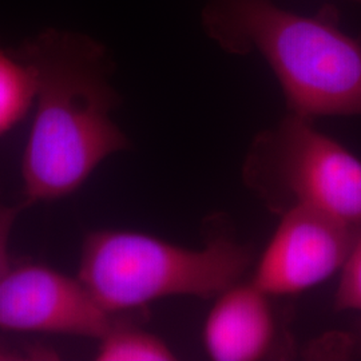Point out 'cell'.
I'll return each mask as SVG.
<instances>
[{"label":"cell","mask_w":361,"mask_h":361,"mask_svg":"<svg viewBox=\"0 0 361 361\" xmlns=\"http://www.w3.org/2000/svg\"><path fill=\"white\" fill-rule=\"evenodd\" d=\"M268 297L253 281L237 283L219 295L204 326L212 360H259L269 353L276 323Z\"/></svg>","instance_id":"obj_7"},{"label":"cell","mask_w":361,"mask_h":361,"mask_svg":"<svg viewBox=\"0 0 361 361\" xmlns=\"http://www.w3.org/2000/svg\"><path fill=\"white\" fill-rule=\"evenodd\" d=\"M205 25L226 50H257L268 61L290 114L361 116V44L331 20L271 0H213Z\"/></svg>","instance_id":"obj_2"},{"label":"cell","mask_w":361,"mask_h":361,"mask_svg":"<svg viewBox=\"0 0 361 361\" xmlns=\"http://www.w3.org/2000/svg\"><path fill=\"white\" fill-rule=\"evenodd\" d=\"M356 344L359 345V350H360L361 353V326H360V331H359V337H357V341H356Z\"/></svg>","instance_id":"obj_12"},{"label":"cell","mask_w":361,"mask_h":361,"mask_svg":"<svg viewBox=\"0 0 361 361\" xmlns=\"http://www.w3.org/2000/svg\"><path fill=\"white\" fill-rule=\"evenodd\" d=\"M16 55L37 79V109L22 162L30 207L77 192L107 157L126 150L129 140L110 116L118 95L99 43L50 28Z\"/></svg>","instance_id":"obj_1"},{"label":"cell","mask_w":361,"mask_h":361,"mask_svg":"<svg viewBox=\"0 0 361 361\" xmlns=\"http://www.w3.org/2000/svg\"><path fill=\"white\" fill-rule=\"evenodd\" d=\"M35 97L37 79L32 68L16 54L0 47V137L27 116Z\"/></svg>","instance_id":"obj_8"},{"label":"cell","mask_w":361,"mask_h":361,"mask_svg":"<svg viewBox=\"0 0 361 361\" xmlns=\"http://www.w3.org/2000/svg\"><path fill=\"white\" fill-rule=\"evenodd\" d=\"M252 250L225 233L189 249L143 233L97 231L86 237L78 279L116 314L170 296L219 297L237 284Z\"/></svg>","instance_id":"obj_3"},{"label":"cell","mask_w":361,"mask_h":361,"mask_svg":"<svg viewBox=\"0 0 361 361\" xmlns=\"http://www.w3.org/2000/svg\"><path fill=\"white\" fill-rule=\"evenodd\" d=\"M335 310L361 312V232L341 269L335 296Z\"/></svg>","instance_id":"obj_10"},{"label":"cell","mask_w":361,"mask_h":361,"mask_svg":"<svg viewBox=\"0 0 361 361\" xmlns=\"http://www.w3.org/2000/svg\"><path fill=\"white\" fill-rule=\"evenodd\" d=\"M361 229L313 209H293L259 259L253 283L269 296L296 295L343 269Z\"/></svg>","instance_id":"obj_5"},{"label":"cell","mask_w":361,"mask_h":361,"mask_svg":"<svg viewBox=\"0 0 361 361\" xmlns=\"http://www.w3.org/2000/svg\"><path fill=\"white\" fill-rule=\"evenodd\" d=\"M243 178L280 217L305 207L361 229V161L312 119L289 114L259 133L246 153Z\"/></svg>","instance_id":"obj_4"},{"label":"cell","mask_w":361,"mask_h":361,"mask_svg":"<svg viewBox=\"0 0 361 361\" xmlns=\"http://www.w3.org/2000/svg\"><path fill=\"white\" fill-rule=\"evenodd\" d=\"M98 361H171L174 352L158 336L116 320L110 331L99 338Z\"/></svg>","instance_id":"obj_9"},{"label":"cell","mask_w":361,"mask_h":361,"mask_svg":"<svg viewBox=\"0 0 361 361\" xmlns=\"http://www.w3.org/2000/svg\"><path fill=\"white\" fill-rule=\"evenodd\" d=\"M353 1H357V3H360L361 4V0H353Z\"/></svg>","instance_id":"obj_13"},{"label":"cell","mask_w":361,"mask_h":361,"mask_svg":"<svg viewBox=\"0 0 361 361\" xmlns=\"http://www.w3.org/2000/svg\"><path fill=\"white\" fill-rule=\"evenodd\" d=\"M79 279L46 267L10 269L0 279V328L22 332L104 337L116 319Z\"/></svg>","instance_id":"obj_6"},{"label":"cell","mask_w":361,"mask_h":361,"mask_svg":"<svg viewBox=\"0 0 361 361\" xmlns=\"http://www.w3.org/2000/svg\"><path fill=\"white\" fill-rule=\"evenodd\" d=\"M26 207H28L26 202L13 207H0V279L11 269L8 257L10 234L19 213Z\"/></svg>","instance_id":"obj_11"}]
</instances>
